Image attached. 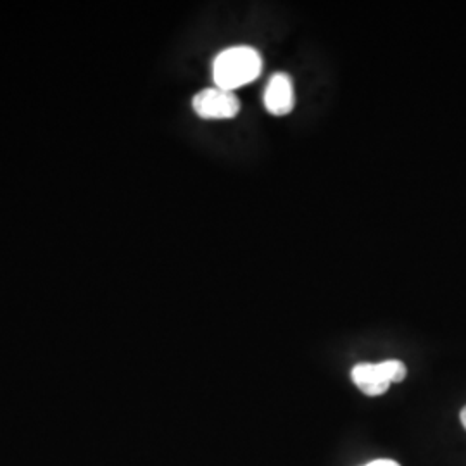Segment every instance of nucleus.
I'll return each instance as SVG.
<instances>
[{
	"mask_svg": "<svg viewBox=\"0 0 466 466\" xmlns=\"http://www.w3.org/2000/svg\"><path fill=\"white\" fill-rule=\"evenodd\" d=\"M194 111L204 119H230L238 115L240 100L223 88H204L192 100Z\"/></svg>",
	"mask_w": 466,
	"mask_h": 466,
	"instance_id": "2",
	"label": "nucleus"
},
{
	"mask_svg": "<svg viewBox=\"0 0 466 466\" xmlns=\"http://www.w3.org/2000/svg\"><path fill=\"white\" fill-rule=\"evenodd\" d=\"M379 365L382 368L383 375H385V379L389 382H402L406 379L408 370H406V365L402 361L389 360V361H383V363H379Z\"/></svg>",
	"mask_w": 466,
	"mask_h": 466,
	"instance_id": "5",
	"label": "nucleus"
},
{
	"mask_svg": "<svg viewBox=\"0 0 466 466\" xmlns=\"http://www.w3.org/2000/svg\"><path fill=\"white\" fill-rule=\"evenodd\" d=\"M352 382L358 385V389H361L367 396H380L383 394L390 382L385 379L380 365H356L352 368Z\"/></svg>",
	"mask_w": 466,
	"mask_h": 466,
	"instance_id": "4",
	"label": "nucleus"
},
{
	"mask_svg": "<svg viewBox=\"0 0 466 466\" xmlns=\"http://www.w3.org/2000/svg\"><path fill=\"white\" fill-rule=\"evenodd\" d=\"M460 418H461V423H463V427L466 429V406L461 410V415H460Z\"/></svg>",
	"mask_w": 466,
	"mask_h": 466,
	"instance_id": "7",
	"label": "nucleus"
},
{
	"mask_svg": "<svg viewBox=\"0 0 466 466\" xmlns=\"http://www.w3.org/2000/svg\"><path fill=\"white\" fill-rule=\"evenodd\" d=\"M263 69L261 54L248 46H238L219 52L213 63V78L218 88L233 92L258 80Z\"/></svg>",
	"mask_w": 466,
	"mask_h": 466,
	"instance_id": "1",
	"label": "nucleus"
},
{
	"mask_svg": "<svg viewBox=\"0 0 466 466\" xmlns=\"http://www.w3.org/2000/svg\"><path fill=\"white\" fill-rule=\"evenodd\" d=\"M365 466H400L396 461H390V460H377V461H371Z\"/></svg>",
	"mask_w": 466,
	"mask_h": 466,
	"instance_id": "6",
	"label": "nucleus"
},
{
	"mask_svg": "<svg viewBox=\"0 0 466 466\" xmlns=\"http://www.w3.org/2000/svg\"><path fill=\"white\" fill-rule=\"evenodd\" d=\"M294 84L289 75L277 73L269 78L265 90V107L273 116H285L294 109Z\"/></svg>",
	"mask_w": 466,
	"mask_h": 466,
	"instance_id": "3",
	"label": "nucleus"
}]
</instances>
